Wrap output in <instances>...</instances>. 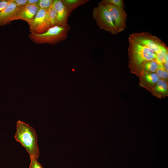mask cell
I'll return each instance as SVG.
<instances>
[{"instance_id":"30bf717a","label":"cell","mask_w":168,"mask_h":168,"mask_svg":"<svg viewBox=\"0 0 168 168\" xmlns=\"http://www.w3.org/2000/svg\"><path fill=\"white\" fill-rule=\"evenodd\" d=\"M20 7L12 2V0L7 7L0 12V26L10 24L14 21L16 12Z\"/></svg>"},{"instance_id":"5b68a950","label":"cell","mask_w":168,"mask_h":168,"mask_svg":"<svg viewBox=\"0 0 168 168\" xmlns=\"http://www.w3.org/2000/svg\"><path fill=\"white\" fill-rule=\"evenodd\" d=\"M92 16L100 28L112 34H117L109 12L105 6L100 2L93 9Z\"/></svg>"},{"instance_id":"2e32d148","label":"cell","mask_w":168,"mask_h":168,"mask_svg":"<svg viewBox=\"0 0 168 168\" xmlns=\"http://www.w3.org/2000/svg\"><path fill=\"white\" fill-rule=\"evenodd\" d=\"M156 73L160 79L168 82V71L166 69L163 64H158V67Z\"/></svg>"},{"instance_id":"8992f818","label":"cell","mask_w":168,"mask_h":168,"mask_svg":"<svg viewBox=\"0 0 168 168\" xmlns=\"http://www.w3.org/2000/svg\"><path fill=\"white\" fill-rule=\"evenodd\" d=\"M30 33L40 34L44 32L51 27L48 11L40 8L35 17L27 22Z\"/></svg>"},{"instance_id":"7402d4cb","label":"cell","mask_w":168,"mask_h":168,"mask_svg":"<svg viewBox=\"0 0 168 168\" xmlns=\"http://www.w3.org/2000/svg\"><path fill=\"white\" fill-rule=\"evenodd\" d=\"M12 0H0V12L4 9Z\"/></svg>"},{"instance_id":"8fae6325","label":"cell","mask_w":168,"mask_h":168,"mask_svg":"<svg viewBox=\"0 0 168 168\" xmlns=\"http://www.w3.org/2000/svg\"><path fill=\"white\" fill-rule=\"evenodd\" d=\"M139 85L149 91L156 84L160 78L156 72L142 73L139 77Z\"/></svg>"},{"instance_id":"44dd1931","label":"cell","mask_w":168,"mask_h":168,"mask_svg":"<svg viewBox=\"0 0 168 168\" xmlns=\"http://www.w3.org/2000/svg\"><path fill=\"white\" fill-rule=\"evenodd\" d=\"M12 2L17 6L22 7L27 5L28 0H12Z\"/></svg>"},{"instance_id":"7c38bea8","label":"cell","mask_w":168,"mask_h":168,"mask_svg":"<svg viewBox=\"0 0 168 168\" xmlns=\"http://www.w3.org/2000/svg\"><path fill=\"white\" fill-rule=\"evenodd\" d=\"M153 96L162 99L168 96V83L160 79L155 86L149 91Z\"/></svg>"},{"instance_id":"9c48e42d","label":"cell","mask_w":168,"mask_h":168,"mask_svg":"<svg viewBox=\"0 0 168 168\" xmlns=\"http://www.w3.org/2000/svg\"><path fill=\"white\" fill-rule=\"evenodd\" d=\"M39 8L38 6L32 5L21 7L16 12L13 20H22L27 22L35 17Z\"/></svg>"},{"instance_id":"5bb4252c","label":"cell","mask_w":168,"mask_h":168,"mask_svg":"<svg viewBox=\"0 0 168 168\" xmlns=\"http://www.w3.org/2000/svg\"><path fill=\"white\" fill-rule=\"evenodd\" d=\"M63 2L67 7L69 14L75 7L84 3V0H62Z\"/></svg>"},{"instance_id":"d6986e66","label":"cell","mask_w":168,"mask_h":168,"mask_svg":"<svg viewBox=\"0 0 168 168\" xmlns=\"http://www.w3.org/2000/svg\"><path fill=\"white\" fill-rule=\"evenodd\" d=\"M54 0H39L38 6L40 8L48 11Z\"/></svg>"},{"instance_id":"4fadbf2b","label":"cell","mask_w":168,"mask_h":168,"mask_svg":"<svg viewBox=\"0 0 168 168\" xmlns=\"http://www.w3.org/2000/svg\"><path fill=\"white\" fill-rule=\"evenodd\" d=\"M158 66V64L155 59L146 61L142 66L141 73L156 72Z\"/></svg>"},{"instance_id":"ffe728a7","label":"cell","mask_w":168,"mask_h":168,"mask_svg":"<svg viewBox=\"0 0 168 168\" xmlns=\"http://www.w3.org/2000/svg\"><path fill=\"white\" fill-rule=\"evenodd\" d=\"M30 162L29 168H43L42 165L38 161V159L35 158H30Z\"/></svg>"},{"instance_id":"ac0fdd59","label":"cell","mask_w":168,"mask_h":168,"mask_svg":"<svg viewBox=\"0 0 168 168\" xmlns=\"http://www.w3.org/2000/svg\"><path fill=\"white\" fill-rule=\"evenodd\" d=\"M103 5H111L119 7H124V2L123 0H103L100 2Z\"/></svg>"},{"instance_id":"9a60e30c","label":"cell","mask_w":168,"mask_h":168,"mask_svg":"<svg viewBox=\"0 0 168 168\" xmlns=\"http://www.w3.org/2000/svg\"><path fill=\"white\" fill-rule=\"evenodd\" d=\"M48 15L51 27L56 26L57 14L52 4L48 11Z\"/></svg>"},{"instance_id":"277c9868","label":"cell","mask_w":168,"mask_h":168,"mask_svg":"<svg viewBox=\"0 0 168 168\" xmlns=\"http://www.w3.org/2000/svg\"><path fill=\"white\" fill-rule=\"evenodd\" d=\"M128 40L147 47L156 54L161 49L167 47L158 37L146 32L131 34Z\"/></svg>"},{"instance_id":"3957f363","label":"cell","mask_w":168,"mask_h":168,"mask_svg":"<svg viewBox=\"0 0 168 168\" xmlns=\"http://www.w3.org/2000/svg\"><path fill=\"white\" fill-rule=\"evenodd\" d=\"M69 29V26L68 25L65 26H55L42 33H30L28 36L35 44L53 45L64 40L67 38Z\"/></svg>"},{"instance_id":"603a6c76","label":"cell","mask_w":168,"mask_h":168,"mask_svg":"<svg viewBox=\"0 0 168 168\" xmlns=\"http://www.w3.org/2000/svg\"><path fill=\"white\" fill-rule=\"evenodd\" d=\"M39 0H28L27 5L38 6Z\"/></svg>"},{"instance_id":"7a4b0ae2","label":"cell","mask_w":168,"mask_h":168,"mask_svg":"<svg viewBox=\"0 0 168 168\" xmlns=\"http://www.w3.org/2000/svg\"><path fill=\"white\" fill-rule=\"evenodd\" d=\"M14 138L25 148L30 157L38 159L39 151L38 136L34 128L25 122L18 120Z\"/></svg>"},{"instance_id":"6da1fadb","label":"cell","mask_w":168,"mask_h":168,"mask_svg":"<svg viewBox=\"0 0 168 168\" xmlns=\"http://www.w3.org/2000/svg\"><path fill=\"white\" fill-rule=\"evenodd\" d=\"M128 66L131 73L140 76L142 66L147 61L155 59L156 54L147 47L128 40Z\"/></svg>"},{"instance_id":"52a82bcc","label":"cell","mask_w":168,"mask_h":168,"mask_svg":"<svg viewBox=\"0 0 168 168\" xmlns=\"http://www.w3.org/2000/svg\"><path fill=\"white\" fill-rule=\"evenodd\" d=\"M104 5L112 18L117 34L124 30L126 27L127 16L124 7H119L111 5Z\"/></svg>"},{"instance_id":"e0dca14e","label":"cell","mask_w":168,"mask_h":168,"mask_svg":"<svg viewBox=\"0 0 168 168\" xmlns=\"http://www.w3.org/2000/svg\"><path fill=\"white\" fill-rule=\"evenodd\" d=\"M168 53V47L163 48L159 50L156 54V60L158 64H163L166 55Z\"/></svg>"},{"instance_id":"ba28073f","label":"cell","mask_w":168,"mask_h":168,"mask_svg":"<svg viewBox=\"0 0 168 168\" xmlns=\"http://www.w3.org/2000/svg\"><path fill=\"white\" fill-rule=\"evenodd\" d=\"M52 5L57 14L56 26H65L69 15L67 7L62 0H54Z\"/></svg>"}]
</instances>
